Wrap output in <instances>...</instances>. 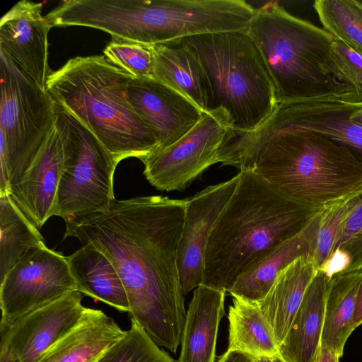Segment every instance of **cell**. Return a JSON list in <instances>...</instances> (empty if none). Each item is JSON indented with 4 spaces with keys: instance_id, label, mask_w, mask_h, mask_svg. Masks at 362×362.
Here are the masks:
<instances>
[{
    "instance_id": "6da1fadb",
    "label": "cell",
    "mask_w": 362,
    "mask_h": 362,
    "mask_svg": "<svg viewBox=\"0 0 362 362\" xmlns=\"http://www.w3.org/2000/svg\"><path fill=\"white\" fill-rule=\"evenodd\" d=\"M189 199H115L109 207L69 218L64 238L90 244L112 263L132 318L159 346L176 353L186 313L177 255Z\"/></svg>"
},
{
    "instance_id": "7a4b0ae2",
    "label": "cell",
    "mask_w": 362,
    "mask_h": 362,
    "mask_svg": "<svg viewBox=\"0 0 362 362\" xmlns=\"http://www.w3.org/2000/svg\"><path fill=\"white\" fill-rule=\"evenodd\" d=\"M218 163L252 170L317 210L362 192V162L349 149L290 128L272 113L252 131L230 130Z\"/></svg>"
},
{
    "instance_id": "3957f363",
    "label": "cell",
    "mask_w": 362,
    "mask_h": 362,
    "mask_svg": "<svg viewBox=\"0 0 362 362\" xmlns=\"http://www.w3.org/2000/svg\"><path fill=\"white\" fill-rule=\"evenodd\" d=\"M236 188L209 239L202 284L225 291L267 252L298 233L319 211L252 170Z\"/></svg>"
},
{
    "instance_id": "277c9868",
    "label": "cell",
    "mask_w": 362,
    "mask_h": 362,
    "mask_svg": "<svg viewBox=\"0 0 362 362\" xmlns=\"http://www.w3.org/2000/svg\"><path fill=\"white\" fill-rule=\"evenodd\" d=\"M132 77L104 56L76 57L50 72L45 88L110 153L120 160H142L157 151L158 144L129 100Z\"/></svg>"
},
{
    "instance_id": "5b68a950",
    "label": "cell",
    "mask_w": 362,
    "mask_h": 362,
    "mask_svg": "<svg viewBox=\"0 0 362 362\" xmlns=\"http://www.w3.org/2000/svg\"><path fill=\"white\" fill-rule=\"evenodd\" d=\"M272 76L279 103L353 90L340 81L330 56L334 38L286 11L278 1L255 8L246 30Z\"/></svg>"
},
{
    "instance_id": "8992f818",
    "label": "cell",
    "mask_w": 362,
    "mask_h": 362,
    "mask_svg": "<svg viewBox=\"0 0 362 362\" xmlns=\"http://www.w3.org/2000/svg\"><path fill=\"white\" fill-rule=\"evenodd\" d=\"M173 42L185 45L199 61L210 85V110L223 109L232 119V132L256 129L276 108L272 76L246 30L197 35Z\"/></svg>"
},
{
    "instance_id": "52a82bcc",
    "label": "cell",
    "mask_w": 362,
    "mask_h": 362,
    "mask_svg": "<svg viewBox=\"0 0 362 362\" xmlns=\"http://www.w3.org/2000/svg\"><path fill=\"white\" fill-rule=\"evenodd\" d=\"M0 196L21 181L54 127L56 105L0 50Z\"/></svg>"
},
{
    "instance_id": "ba28073f",
    "label": "cell",
    "mask_w": 362,
    "mask_h": 362,
    "mask_svg": "<svg viewBox=\"0 0 362 362\" xmlns=\"http://www.w3.org/2000/svg\"><path fill=\"white\" fill-rule=\"evenodd\" d=\"M56 105V122L64 134L66 158L54 216L69 218L107 209L115 199L113 177L121 161L84 125Z\"/></svg>"
},
{
    "instance_id": "9c48e42d",
    "label": "cell",
    "mask_w": 362,
    "mask_h": 362,
    "mask_svg": "<svg viewBox=\"0 0 362 362\" xmlns=\"http://www.w3.org/2000/svg\"><path fill=\"white\" fill-rule=\"evenodd\" d=\"M232 128V119L223 109L203 112L198 123L182 137L141 160L144 175L159 190L185 189L218 163L220 151Z\"/></svg>"
},
{
    "instance_id": "30bf717a",
    "label": "cell",
    "mask_w": 362,
    "mask_h": 362,
    "mask_svg": "<svg viewBox=\"0 0 362 362\" xmlns=\"http://www.w3.org/2000/svg\"><path fill=\"white\" fill-rule=\"evenodd\" d=\"M0 282V331L25 314L78 291L67 257L46 245L32 250Z\"/></svg>"
},
{
    "instance_id": "8fae6325",
    "label": "cell",
    "mask_w": 362,
    "mask_h": 362,
    "mask_svg": "<svg viewBox=\"0 0 362 362\" xmlns=\"http://www.w3.org/2000/svg\"><path fill=\"white\" fill-rule=\"evenodd\" d=\"M361 105L362 93L353 89L279 103L272 115L290 128L320 135L347 148L362 162V126L350 119Z\"/></svg>"
},
{
    "instance_id": "7c38bea8",
    "label": "cell",
    "mask_w": 362,
    "mask_h": 362,
    "mask_svg": "<svg viewBox=\"0 0 362 362\" xmlns=\"http://www.w3.org/2000/svg\"><path fill=\"white\" fill-rule=\"evenodd\" d=\"M82 298L81 292L72 291L25 314L0 331V345L15 362H36L79 324L87 310Z\"/></svg>"
},
{
    "instance_id": "4fadbf2b",
    "label": "cell",
    "mask_w": 362,
    "mask_h": 362,
    "mask_svg": "<svg viewBox=\"0 0 362 362\" xmlns=\"http://www.w3.org/2000/svg\"><path fill=\"white\" fill-rule=\"evenodd\" d=\"M238 182V174L227 181L209 185L189 199L177 255L185 296L202 284L209 239Z\"/></svg>"
},
{
    "instance_id": "5bb4252c",
    "label": "cell",
    "mask_w": 362,
    "mask_h": 362,
    "mask_svg": "<svg viewBox=\"0 0 362 362\" xmlns=\"http://www.w3.org/2000/svg\"><path fill=\"white\" fill-rule=\"evenodd\" d=\"M127 95L134 110L153 132L158 144L156 152L182 137L202 116L203 112L191 100L153 78L132 76Z\"/></svg>"
},
{
    "instance_id": "9a60e30c",
    "label": "cell",
    "mask_w": 362,
    "mask_h": 362,
    "mask_svg": "<svg viewBox=\"0 0 362 362\" xmlns=\"http://www.w3.org/2000/svg\"><path fill=\"white\" fill-rule=\"evenodd\" d=\"M66 158L65 136L56 122L23 178L8 193L38 229L54 216Z\"/></svg>"
},
{
    "instance_id": "2e32d148",
    "label": "cell",
    "mask_w": 362,
    "mask_h": 362,
    "mask_svg": "<svg viewBox=\"0 0 362 362\" xmlns=\"http://www.w3.org/2000/svg\"><path fill=\"white\" fill-rule=\"evenodd\" d=\"M42 4L22 0L0 21V50L42 89L51 71L47 63L52 26L42 15Z\"/></svg>"
},
{
    "instance_id": "e0dca14e",
    "label": "cell",
    "mask_w": 362,
    "mask_h": 362,
    "mask_svg": "<svg viewBox=\"0 0 362 362\" xmlns=\"http://www.w3.org/2000/svg\"><path fill=\"white\" fill-rule=\"evenodd\" d=\"M320 218L319 210L298 233L267 252L243 272L228 293L254 303L261 302L281 270L299 257L313 258Z\"/></svg>"
},
{
    "instance_id": "ac0fdd59",
    "label": "cell",
    "mask_w": 362,
    "mask_h": 362,
    "mask_svg": "<svg viewBox=\"0 0 362 362\" xmlns=\"http://www.w3.org/2000/svg\"><path fill=\"white\" fill-rule=\"evenodd\" d=\"M223 290L197 287L186 313L177 362H214L218 326L225 315Z\"/></svg>"
},
{
    "instance_id": "d6986e66",
    "label": "cell",
    "mask_w": 362,
    "mask_h": 362,
    "mask_svg": "<svg viewBox=\"0 0 362 362\" xmlns=\"http://www.w3.org/2000/svg\"><path fill=\"white\" fill-rule=\"evenodd\" d=\"M149 47L153 59V78L188 98L202 112L209 110V82L192 52L176 42Z\"/></svg>"
},
{
    "instance_id": "ffe728a7",
    "label": "cell",
    "mask_w": 362,
    "mask_h": 362,
    "mask_svg": "<svg viewBox=\"0 0 362 362\" xmlns=\"http://www.w3.org/2000/svg\"><path fill=\"white\" fill-rule=\"evenodd\" d=\"M125 332L103 310L87 308L79 324L36 362H96Z\"/></svg>"
},
{
    "instance_id": "44dd1931",
    "label": "cell",
    "mask_w": 362,
    "mask_h": 362,
    "mask_svg": "<svg viewBox=\"0 0 362 362\" xmlns=\"http://www.w3.org/2000/svg\"><path fill=\"white\" fill-rule=\"evenodd\" d=\"M327 283L326 275L317 270L279 346L282 362H314L321 344Z\"/></svg>"
},
{
    "instance_id": "7402d4cb",
    "label": "cell",
    "mask_w": 362,
    "mask_h": 362,
    "mask_svg": "<svg viewBox=\"0 0 362 362\" xmlns=\"http://www.w3.org/2000/svg\"><path fill=\"white\" fill-rule=\"evenodd\" d=\"M317 272L310 257H301L281 271L266 297L259 303L280 346Z\"/></svg>"
},
{
    "instance_id": "603a6c76",
    "label": "cell",
    "mask_w": 362,
    "mask_h": 362,
    "mask_svg": "<svg viewBox=\"0 0 362 362\" xmlns=\"http://www.w3.org/2000/svg\"><path fill=\"white\" fill-rule=\"evenodd\" d=\"M78 291L119 311H129L126 290L115 266L90 244L66 257Z\"/></svg>"
},
{
    "instance_id": "cb8c5ba5",
    "label": "cell",
    "mask_w": 362,
    "mask_h": 362,
    "mask_svg": "<svg viewBox=\"0 0 362 362\" xmlns=\"http://www.w3.org/2000/svg\"><path fill=\"white\" fill-rule=\"evenodd\" d=\"M362 272L335 274L327 279L321 345L341 357L354 330L353 318Z\"/></svg>"
},
{
    "instance_id": "d4e9b609",
    "label": "cell",
    "mask_w": 362,
    "mask_h": 362,
    "mask_svg": "<svg viewBox=\"0 0 362 362\" xmlns=\"http://www.w3.org/2000/svg\"><path fill=\"white\" fill-rule=\"evenodd\" d=\"M228 319L229 336L227 350L241 351L257 360H280L279 346L257 303L233 297Z\"/></svg>"
},
{
    "instance_id": "484cf974",
    "label": "cell",
    "mask_w": 362,
    "mask_h": 362,
    "mask_svg": "<svg viewBox=\"0 0 362 362\" xmlns=\"http://www.w3.org/2000/svg\"><path fill=\"white\" fill-rule=\"evenodd\" d=\"M45 245L34 226L8 195L0 196V281L32 250Z\"/></svg>"
},
{
    "instance_id": "4316f807",
    "label": "cell",
    "mask_w": 362,
    "mask_h": 362,
    "mask_svg": "<svg viewBox=\"0 0 362 362\" xmlns=\"http://www.w3.org/2000/svg\"><path fill=\"white\" fill-rule=\"evenodd\" d=\"M313 8L323 29L362 54V3L360 0H316Z\"/></svg>"
},
{
    "instance_id": "83f0119b",
    "label": "cell",
    "mask_w": 362,
    "mask_h": 362,
    "mask_svg": "<svg viewBox=\"0 0 362 362\" xmlns=\"http://www.w3.org/2000/svg\"><path fill=\"white\" fill-rule=\"evenodd\" d=\"M318 270L327 279L338 274L362 272V193L345 221L331 255Z\"/></svg>"
},
{
    "instance_id": "f1b7e54d",
    "label": "cell",
    "mask_w": 362,
    "mask_h": 362,
    "mask_svg": "<svg viewBox=\"0 0 362 362\" xmlns=\"http://www.w3.org/2000/svg\"><path fill=\"white\" fill-rule=\"evenodd\" d=\"M96 362H176L160 349L138 322L131 318L124 335Z\"/></svg>"
},
{
    "instance_id": "f546056e",
    "label": "cell",
    "mask_w": 362,
    "mask_h": 362,
    "mask_svg": "<svg viewBox=\"0 0 362 362\" xmlns=\"http://www.w3.org/2000/svg\"><path fill=\"white\" fill-rule=\"evenodd\" d=\"M361 193L335 202L320 210L317 243L312 258L317 270L331 255L344 223L357 204Z\"/></svg>"
},
{
    "instance_id": "4dcf8cb0",
    "label": "cell",
    "mask_w": 362,
    "mask_h": 362,
    "mask_svg": "<svg viewBox=\"0 0 362 362\" xmlns=\"http://www.w3.org/2000/svg\"><path fill=\"white\" fill-rule=\"evenodd\" d=\"M103 53L109 62L135 78H153V59L149 46L112 37Z\"/></svg>"
},
{
    "instance_id": "1f68e13d",
    "label": "cell",
    "mask_w": 362,
    "mask_h": 362,
    "mask_svg": "<svg viewBox=\"0 0 362 362\" xmlns=\"http://www.w3.org/2000/svg\"><path fill=\"white\" fill-rule=\"evenodd\" d=\"M330 56L340 81L362 93V54L334 39Z\"/></svg>"
},
{
    "instance_id": "d6a6232c",
    "label": "cell",
    "mask_w": 362,
    "mask_h": 362,
    "mask_svg": "<svg viewBox=\"0 0 362 362\" xmlns=\"http://www.w3.org/2000/svg\"><path fill=\"white\" fill-rule=\"evenodd\" d=\"M252 356L235 350H227L221 355L218 362H257Z\"/></svg>"
},
{
    "instance_id": "836d02e7",
    "label": "cell",
    "mask_w": 362,
    "mask_h": 362,
    "mask_svg": "<svg viewBox=\"0 0 362 362\" xmlns=\"http://www.w3.org/2000/svg\"><path fill=\"white\" fill-rule=\"evenodd\" d=\"M340 357L320 344L314 362H339Z\"/></svg>"
},
{
    "instance_id": "e575fe53",
    "label": "cell",
    "mask_w": 362,
    "mask_h": 362,
    "mask_svg": "<svg viewBox=\"0 0 362 362\" xmlns=\"http://www.w3.org/2000/svg\"><path fill=\"white\" fill-rule=\"evenodd\" d=\"M362 324V281L356 298V308L353 318V327L355 329Z\"/></svg>"
},
{
    "instance_id": "d590c367",
    "label": "cell",
    "mask_w": 362,
    "mask_h": 362,
    "mask_svg": "<svg viewBox=\"0 0 362 362\" xmlns=\"http://www.w3.org/2000/svg\"><path fill=\"white\" fill-rule=\"evenodd\" d=\"M0 362H15L13 360L8 349L3 345H0Z\"/></svg>"
},
{
    "instance_id": "8d00e7d4",
    "label": "cell",
    "mask_w": 362,
    "mask_h": 362,
    "mask_svg": "<svg viewBox=\"0 0 362 362\" xmlns=\"http://www.w3.org/2000/svg\"><path fill=\"white\" fill-rule=\"evenodd\" d=\"M350 119L353 122L362 126V105L351 115Z\"/></svg>"
},
{
    "instance_id": "74e56055",
    "label": "cell",
    "mask_w": 362,
    "mask_h": 362,
    "mask_svg": "<svg viewBox=\"0 0 362 362\" xmlns=\"http://www.w3.org/2000/svg\"><path fill=\"white\" fill-rule=\"evenodd\" d=\"M257 362H282L278 358H263L257 360Z\"/></svg>"
},
{
    "instance_id": "f35d334b",
    "label": "cell",
    "mask_w": 362,
    "mask_h": 362,
    "mask_svg": "<svg viewBox=\"0 0 362 362\" xmlns=\"http://www.w3.org/2000/svg\"><path fill=\"white\" fill-rule=\"evenodd\" d=\"M360 1H361V2L362 3V0H360Z\"/></svg>"
}]
</instances>
